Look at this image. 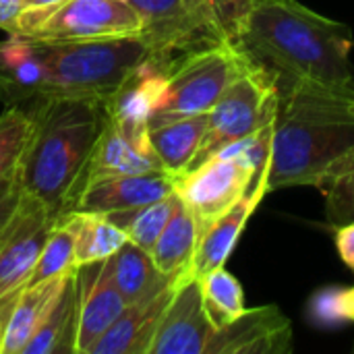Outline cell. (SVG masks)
Returning <instances> with one entry per match:
<instances>
[{"mask_svg": "<svg viewBox=\"0 0 354 354\" xmlns=\"http://www.w3.org/2000/svg\"><path fill=\"white\" fill-rule=\"evenodd\" d=\"M236 46L278 89L307 85L354 97L351 27L299 0H255Z\"/></svg>", "mask_w": 354, "mask_h": 354, "instance_id": "obj_1", "label": "cell"}, {"mask_svg": "<svg viewBox=\"0 0 354 354\" xmlns=\"http://www.w3.org/2000/svg\"><path fill=\"white\" fill-rule=\"evenodd\" d=\"M27 112L31 131L17 176L23 193L39 201L56 222L71 212L85 185L106 112L100 100L64 95H46Z\"/></svg>", "mask_w": 354, "mask_h": 354, "instance_id": "obj_2", "label": "cell"}, {"mask_svg": "<svg viewBox=\"0 0 354 354\" xmlns=\"http://www.w3.org/2000/svg\"><path fill=\"white\" fill-rule=\"evenodd\" d=\"M353 145L354 97L307 85L278 89L270 162L253 187L266 195L290 187H317Z\"/></svg>", "mask_w": 354, "mask_h": 354, "instance_id": "obj_3", "label": "cell"}, {"mask_svg": "<svg viewBox=\"0 0 354 354\" xmlns=\"http://www.w3.org/2000/svg\"><path fill=\"white\" fill-rule=\"evenodd\" d=\"M33 41V39H31ZM48 73V95L106 100L151 56L141 35L85 41H33Z\"/></svg>", "mask_w": 354, "mask_h": 354, "instance_id": "obj_4", "label": "cell"}, {"mask_svg": "<svg viewBox=\"0 0 354 354\" xmlns=\"http://www.w3.org/2000/svg\"><path fill=\"white\" fill-rule=\"evenodd\" d=\"M247 64L249 58L234 44H212L185 52L168 66L166 85L149 127L180 116L207 114Z\"/></svg>", "mask_w": 354, "mask_h": 354, "instance_id": "obj_5", "label": "cell"}, {"mask_svg": "<svg viewBox=\"0 0 354 354\" xmlns=\"http://www.w3.org/2000/svg\"><path fill=\"white\" fill-rule=\"evenodd\" d=\"M141 29V17L127 0H60L27 6L8 35L60 44L139 35Z\"/></svg>", "mask_w": 354, "mask_h": 354, "instance_id": "obj_6", "label": "cell"}, {"mask_svg": "<svg viewBox=\"0 0 354 354\" xmlns=\"http://www.w3.org/2000/svg\"><path fill=\"white\" fill-rule=\"evenodd\" d=\"M276 108L278 85L274 77L249 60L245 71L207 112V131L191 168L270 124L276 116Z\"/></svg>", "mask_w": 354, "mask_h": 354, "instance_id": "obj_7", "label": "cell"}, {"mask_svg": "<svg viewBox=\"0 0 354 354\" xmlns=\"http://www.w3.org/2000/svg\"><path fill=\"white\" fill-rule=\"evenodd\" d=\"M255 168L247 162L216 153L174 176V193L193 214L199 234L234 203H239L255 183Z\"/></svg>", "mask_w": 354, "mask_h": 354, "instance_id": "obj_8", "label": "cell"}, {"mask_svg": "<svg viewBox=\"0 0 354 354\" xmlns=\"http://www.w3.org/2000/svg\"><path fill=\"white\" fill-rule=\"evenodd\" d=\"M166 75L168 66L149 56L137 64L106 100H102L106 118L124 139L143 149H153L149 141V120L162 97Z\"/></svg>", "mask_w": 354, "mask_h": 354, "instance_id": "obj_9", "label": "cell"}, {"mask_svg": "<svg viewBox=\"0 0 354 354\" xmlns=\"http://www.w3.org/2000/svg\"><path fill=\"white\" fill-rule=\"evenodd\" d=\"M52 226L48 209L23 195L15 218L0 232V297L27 284Z\"/></svg>", "mask_w": 354, "mask_h": 354, "instance_id": "obj_10", "label": "cell"}, {"mask_svg": "<svg viewBox=\"0 0 354 354\" xmlns=\"http://www.w3.org/2000/svg\"><path fill=\"white\" fill-rule=\"evenodd\" d=\"M214 332L199 280L191 274L183 276L160 319L149 354H205Z\"/></svg>", "mask_w": 354, "mask_h": 354, "instance_id": "obj_11", "label": "cell"}, {"mask_svg": "<svg viewBox=\"0 0 354 354\" xmlns=\"http://www.w3.org/2000/svg\"><path fill=\"white\" fill-rule=\"evenodd\" d=\"M292 324L276 305L245 309L236 319L218 328L205 354H288Z\"/></svg>", "mask_w": 354, "mask_h": 354, "instance_id": "obj_12", "label": "cell"}, {"mask_svg": "<svg viewBox=\"0 0 354 354\" xmlns=\"http://www.w3.org/2000/svg\"><path fill=\"white\" fill-rule=\"evenodd\" d=\"M174 193V174L143 172V174H106L89 178L71 212L112 214L156 203Z\"/></svg>", "mask_w": 354, "mask_h": 354, "instance_id": "obj_13", "label": "cell"}, {"mask_svg": "<svg viewBox=\"0 0 354 354\" xmlns=\"http://www.w3.org/2000/svg\"><path fill=\"white\" fill-rule=\"evenodd\" d=\"M75 284L79 305L77 354H89L127 305L114 284L108 259L77 268Z\"/></svg>", "mask_w": 354, "mask_h": 354, "instance_id": "obj_14", "label": "cell"}, {"mask_svg": "<svg viewBox=\"0 0 354 354\" xmlns=\"http://www.w3.org/2000/svg\"><path fill=\"white\" fill-rule=\"evenodd\" d=\"M141 17V37L151 50V58L170 66L172 60L185 52L203 48L199 33L195 31L185 0H127Z\"/></svg>", "mask_w": 354, "mask_h": 354, "instance_id": "obj_15", "label": "cell"}, {"mask_svg": "<svg viewBox=\"0 0 354 354\" xmlns=\"http://www.w3.org/2000/svg\"><path fill=\"white\" fill-rule=\"evenodd\" d=\"M48 95V73L27 37L0 41V102L6 108H29Z\"/></svg>", "mask_w": 354, "mask_h": 354, "instance_id": "obj_16", "label": "cell"}, {"mask_svg": "<svg viewBox=\"0 0 354 354\" xmlns=\"http://www.w3.org/2000/svg\"><path fill=\"white\" fill-rule=\"evenodd\" d=\"M176 282L145 301L127 305L106 334L91 346L89 354H149Z\"/></svg>", "mask_w": 354, "mask_h": 354, "instance_id": "obj_17", "label": "cell"}, {"mask_svg": "<svg viewBox=\"0 0 354 354\" xmlns=\"http://www.w3.org/2000/svg\"><path fill=\"white\" fill-rule=\"evenodd\" d=\"M266 193L257 187H253L239 203H234L228 212H224L220 218H216L201 234L197 243V251L191 266L193 278H203L205 274L224 268L230 259L247 222L259 207Z\"/></svg>", "mask_w": 354, "mask_h": 354, "instance_id": "obj_18", "label": "cell"}, {"mask_svg": "<svg viewBox=\"0 0 354 354\" xmlns=\"http://www.w3.org/2000/svg\"><path fill=\"white\" fill-rule=\"evenodd\" d=\"M77 272V270H75ZM62 274L31 286H23L17 299V305L10 313V322L6 328L2 354H23L25 346L39 330V326L50 315L58 297L62 295L66 280L75 274Z\"/></svg>", "mask_w": 354, "mask_h": 354, "instance_id": "obj_19", "label": "cell"}, {"mask_svg": "<svg viewBox=\"0 0 354 354\" xmlns=\"http://www.w3.org/2000/svg\"><path fill=\"white\" fill-rule=\"evenodd\" d=\"M164 170L160 158L153 149H143L129 139L106 118V124L97 137L93 147L87 178L106 176V174H143V172H160Z\"/></svg>", "mask_w": 354, "mask_h": 354, "instance_id": "obj_20", "label": "cell"}, {"mask_svg": "<svg viewBox=\"0 0 354 354\" xmlns=\"http://www.w3.org/2000/svg\"><path fill=\"white\" fill-rule=\"evenodd\" d=\"M197 243H199L197 220L187 209V205L178 199L170 220L166 222L149 255L164 276L172 280H180L183 276L191 274Z\"/></svg>", "mask_w": 354, "mask_h": 354, "instance_id": "obj_21", "label": "cell"}, {"mask_svg": "<svg viewBox=\"0 0 354 354\" xmlns=\"http://www.w3.org/2000/svg\"><path fill=\"white\" fill-rule=\"evenodd\" d=\"M205 131L207 114L180 116L149 127V141L164 170L174 176L189 170L201 147Z\"/></svg>", "mask_w": 354, "mask_h": 354, "instance_id": "obj_22", "label": "cell"}, {"mask_svg": "<svg viewBox=\"0 0 354 354\" xmlns=\"http://www.w3.org/2000/svg\"><path fill=\"white\" fill-rule=\"evenodd\" d=\"M108 261L114 284L124 305L145 301L164 290L166 286H170L172 282H176L158 270L149 251L137 247L131 241H124L120 249L112 257H108Z\"/></svg>", "mask_w": 354, "mask_h": 354, "instance_id": "obj_23", "label": "cell"}, {"mask_svg": "<svg viewBox=\"0 0 354 354\" xmlns=\"http://www.w3.org/2000/svg\"><path fill=\"white\" fill-rule=\"evenodd\" d=\"M255 0H185L187 15L205 46L239 41Z\"/></svg>", "mask_w": 354, "mask_h": 354, "instance_id": "obj_24", "label": "cell"}, {"mask_svg": "<svg viewBox=\"0 0 354 354\" xmlns=\"http://www.w3.org/2000/svg\"><path fill=\"white\" fill-rule=\"evenodd\" d=\"M56 224L64 226L73 234L77 268L112 257L127 241L124 232L104 214L66 212L56 220Z\"/></svg>", "mask_w": 354, "mask_h": 354, "instance_id": "obj_25", "label": "cell"}, {"mask_svg": "<svg viewBox=\"0 0 354 354\" xmlns=\"http://www.w3.org/2000/svg\"><path fill=\"white\" fill-rule=\"evenodd\" d=\"M75 274L66 280L62 295L58 297L46 322L25 346L23 354H77L79 305Z\"/></svg>", "mask_w": 354, "mask_h": 354, "instance_id": "obj_26", "label": "cell"}, {"mask_svg": "<svg viewBox=\"0 0 354 354\" xmlns=\"http://www.w3.org/2000/svg\"><path fill=\"white\" fill-rule=\"evenodd\" d=\"M176 203H178V195L172 193L166 199H160L156 203H147V205H139V207L122 209V212H112L104 216L124 232L127 241L135 243L137 247L145 251H151L166 222L170 220Z\"/></svg>", "mask_w": 354, "mask_h": 354, "instance_id": "obj_27", "label": "cell"}, {"mask_svg": "<svg viewBox=\"0 0 354 354\" xmlns=\"http://www.w3.org/2000/svg\"><path fill=\"white\" fill-rule=\"evenodd\" d=\"M319 189L326 203V220L332 228L354 220V145L322 176Z\"/></svg>", "mask_w": 354, "mask_h": 354, "instance_id": "obj_28", "label": "cell"}, {"mask_svg": "<svg viewBox=\"0 0 354 354\" xmlns=\"http://www.w3.org/2000/svg\"><path fill=\"white\" fill-rule=\"evenodd\" d=\"M201 297L205 311L212 319V324L218 328H224L232 319H236L247 307H245V290L241 282L226 272V268H218L203 278H199Z\"/></svg>", "mask_w": 354, "mask_h": 354, "instance_id": "obj_29", "label": "cell"}, {"mask_svg": "<svg viewBox=\"0 0 354 354\" xmlns=\"http://www.w3.org/2000/svg\"><path fill=\"white\" fill-rule=\"evenodd\" d=\"M75 270H77V261H75L73 234L64 226L54 222V226L44 243V249L37 257V263H35L25 286L37 284V282L50 280V278H56L62 274H71Z\"/></svg>", "mask_w": 354, "mask_h": 354, "instance_id": "obj_30", "label": "cell"}, {"mask_svg": "<svg viewBox=\"0 0 354 354\" xmlns=\"http://www.w3.org/2000/svg\"><path fill=\"white\" fill-rule=\"evenodd\" d=\"M31 131V116L25 108H6L0 114V180L17 172Z\"/></svg>", "mask_w": 354, "mask_h": 354, "instance_id": "obj_31", "label": "cell"}, {"mask_svg": "<svg viewBox=\"0 0 354 354\" xmlns=\"http://www.w3.org/2000/svg\"><path fill=\"white\" fill-rule=\"evenodd\" d=\"M23 189L19 183L17 172L0 180V232L8 226V222L15 218L21 201H23Z\"/></svg>", "mask_w": 354, "mask_h": 354, "instance_id": "obj_32", "label": "cell"}, {"mask_svg": "<svg viewBox=\"0 0 354 354\" xmlns=\"http://www.w3.org/2000/svg\"><path fill=\"white\" fill-rule=\"evenodd\" d=\"M313 317L322 324H346L340 305V290H322L311 303Z\"/></svg>", "mask_w": 354, "mask_h": 354, "instance_id": "obj_33", "label": "cell"}, {"mask_svg": "<svg viewBox=\"0 0 354 354\" xmlns=\"http://www.w3.org/2000/svg\"><path fill=\"white\" fill-rule=\"evenodd\" d=\"M334 245L340 259L354 272V220L334 228Z\"/></svg>", "mask_w": 354, "mask_h": 354, "instance_id": "obj_34", "label": "cell"}, {"mask_svg": "<svg viewBox=\"0 0 354 354\" xmlns=\"http://www.w3.org/2000/svg\"><path fill=\"white\" fill-rule=\"evenodd\" d=\"M27 8L23 0H0V29L10 33L19 15Z\"/></svg>", "mask_w": 354, "mask_h": 354, "instance_id": "obj_35", "label": "cell"}, {"mask_svg": "<svg viewBox=\"0 0 354 354\" xmlns=\"http://www.w3.org/2000/svg\"><path fill=\"white\" fill-rule=\"evenodd\" d=\"M19 290H12L4 297H0V354H2V344H4V336H6V328H8V322H10V313L17 305V299H19Z\"/></svg>", "mask_w": 354, "mask_h": 354, "instance_id": "obj_36", "label": "cell"}, {"mask_svg": "<svg viewBox=\"0 0 354 354\" xmlns=\"http://www.w3.org/2000/svg\"><path fill=\"white\" fill-rule=\"evenodd\" d=\"M340 305H342V315L346 322H354V286L340 290Z\"/></svg>", "mask_w": 354, "mask_h": 354, "instance_id": "obj_37", "label": "cell"}, {"mask_svg": "<svg viewBox=\"0 0 354 354\" xmlns=\"http://www.w3.org/2000/svg\"><path fill=\"white\" fill-rule=\"evenodd\" d=\"M27 6H48V4H54V2H60V0H23Z\"/></svg>", "mask_w": 354, "mask_h": 354, "instance_id": "obj_38", "label": "cell"}]
</instances>
